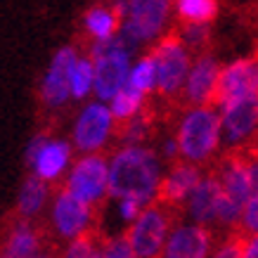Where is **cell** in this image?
Instances as JSON below:
<instances>
[{
	"mask_svg": "<svg viewBox=\"0 0 258 258\" xmlns=\"http://www.w3.org/2000/svg\"><path fill=\"white\" fill-rule=\"evenodd\" d=\"M161 185V166L157 154L147 147L125 145L109 161V197L138 199L145 206L157 199Z\"/></svg>",
	"mask_w": 258,
	"mask_h": 258,
	"instance_id": "1",
	"label": "cell"
},
{
	"mask_svg": "<svg viewBox=\"0 0 258 258\" xmlns=\"http://www.w3.org/2000/svg\"><path fill=\"white\" fill-rule=\"evenodd\" d=\"M133 40L125 33L109 40H95L90 47V59L95 64V95L102 102H111L125 86L131 76V52Z\"/></svg>",
	"mask_w": 258,
	"mask_h": 258,
	"instance_id": "2",
	"label": "cell"
},
{
	"mask_svg": "<svg viewBox=\"0 0 258 258\" xmlns=\"http://www.w3.org/2000/svg\"><path fill=\"white\" fill-rule=\"evenodd\" d=\"M223 135V121L220 114L211 107H195L180 118L178 140L180 157L189 164H202L216 154Z\"/></svg>",
	"mask_w": 258,
	"mask_h": 258,
	"instance_id": "3",
	"label": "cell"
},
{
	"mask_svg": "<svg viewBox=\"0 0 258 258\" xmlns=\"http://www.w3.org/2000/svg\"><path fill=\"white\" fill-rule=\"evenodd\" d=\"M152 57L157 62V90L161 97H175L180 90H185L189 76V52L182 43L180 33H171L157 43L152 50Z\"/></svg>",
	"mask_w": 258,
	"mask_h": 258,
	"instance_id": "4",
	"label": "cell"
},
{
	"mask_svg": "<svg viewBox=\"0 0 258 258\" xmlns=\"http://www.w3.org/2000/svg\"><path fill=\"white\" fill-rule=\"evenodd\" d=\"M168 227H171V206H164L157 199L147 204L128 230V239L138 258H161L168 242Z\"/></svg>",
	"mask_w": 258,
	"mask_h": 258,
	"instance_id": "5",
	"label": "cell"
},
{
	"mask_svg": "<svg viewBox=\"0 0 258 258\" xmlns=\"http://www.w3.org/2000/svg\"><path fill=\"white\" fill-rule=\"evenodd\" d=\"M173 0H125L123 33L133 43H147L164 31Z\"/></svg>",
	"mask_w": 258,
	"mask_h": 258,
	"instance_id": "6",
	"label": "cell"
},
{
	"mask_svg": "<svg viewBox=\"0 0 258 258\" xmlns=\"http://www.w3.org/2000/svg\"><path fill=\"white\" fill-rule=\"evenodd\" d=\"M64 189L86 202L88 206L100 204L104 197L109 195V164L102 154H88L76 166L71 168Z\"/></svg>",
	"mask_w": 258,
	"mask_h": 258,
	"instance_id": "7",
	"label": "cell"
},
{
	"mask_svg": "<svg viewBox=\"0 0 258 258\" xmlns=\"http://www.w3.org/2000/svg\"><path fill=\"white\" fill-rule=\"evenodd\" d=\"M223 138L230 147L246 145L258 131V95H246L220 107Z\"/></svg>",
	"mask_w": 258,
	"mask_h": 258,
	"instance_id": "8",
	"label": "cell"
},
{
	"mask_svg": "<svg viewBox=\"0 0 258 258\" xmlns=\"http://www.w3.org/2000/svg\"><path fill=\"white\" fill-rule=\"evenodd\" d=\"M246 95H258V57H244L220 69L213 104L223 107L227 102Z\"/></svg>",
	"mask_w": 258,
	"mask_h": 258,
	"instance_id": "9",
	"label": "cell"
},
{
	"mask_svg": "<svg viewBox=\"0 0 258 258\" xmlns=\"http://www.w3.org/2000/svg\"><path fill=\"white\" fill-rule=\"evenodd\" d=\"M114 114L111 107H104L102 102H93L86 109L81 111L76 128H74V145L81 152L93 154L100 147H104V142L109 140L111 131H114Z\"/></svg>",
	"mask_w": 258,
	"mask_h": 258,
	"instance_id": "10",
	"label": "cell"
},
{
	"mask_svg": "<svg viewBox=\"0 0 258 258\" xmlns=\"http://www.w3.org/2000/svg\"><path fill=\"white\" fill-rule=\"evenodd\" d=\"M79 55H76V47H59L50 62L43 86H40V97L47 107H62L64 102L69 100L71 95V71L76 64Z\"/></svg>",
	"mask_w": 258,
	"mask_h": 258,
	"instance_id": "11",
	"label": "cell"
},
{
	"mask_svg": "<svg viewBox=\"0 0 258 258\" xmlns=\"http://www.w3.org/2000/svg\"><path fill=\"white\" fill-rule=\"evenodd\" d=\"M52 223L62 237L74 239V237L90 230L93 213H90V206L76 199L69 189H59L55 197V204H52Z\"/></svg>",
	"mask_w": 258,
	"mask_h": 258,
	"instance_id": "12",
	"label": "cell"
},
{
	"mask_svg": "<svg viewBox=\"0 0 258 258\" xmlns=\"http://www.w3.org/2000/svg\"><path fill=\"white\" fill-rule=\"evenodd\" d=\"M211 230L206 225H178L168 235L161 258H209L211 253Z\"/></svg>",
	"mask_w": 258,
	"mask_h": 258,
	"instance_id": "13",
	"label": "cell"
},
{
	"mask_svg": "<svg viewBox=\"0 0 258 258\" xmlns=\"http://www.w3.org/2000/svg\"><path fill=\"white\" fill-rule=\"evenodd\" d=\"M220 79V67L211 55H202L197 57L195 67L189 69L187 83H185V100L195 107H211L213 97H216V88H218Z\"/></svg>",
	"mask_w": 258,
	"mask_h": 258,
	"instance_id": "14",
	"label": "cell"
},
{
	"mask_svg": "<svg viewBox=\"0 0 258 258\" xmlns=\"http://www.w3.org/2000/svg\"><path fill=\"white\" fill-rule=\"evenodd\" d=\"M199 180H202V171L195 164L175 161L168 175L159 185L157 202H161L164 206H171V209H178L180 204H185L189 199V195L199 185Z\"/></svg>",
	"mask_w": 258,
	"mask_h": 258,
	"instance_id": "15",
	"label": "cell"
},
{
	"mask_svg": "<svg viewBox=\"0 0 258 258\" xmlns=\"http://www.w3.org/2000/svg\"><path fill=\"white\" fill-rule=\"evenodd\" d=\"M223 199V185L216 178V173H209L199 180V185L187 199V211L199 225L218 223V206Z\"/></svg>",
	"mask_w": 258,
	"mask_h": 258,
	"instance_id": "16",
	"label": "cell"
},
{
	"mask_svg": "<svg viewBox=\"0 0 258 258\" xmlns=\"http://www.w3.org/2000/svg\"><path fill=\"white\" fill-rule=\"evenodd\" d=\"M71 159V145L64 140H47L45 147L40 149V154L33 161L36 175L43 180H57L62 175Z\"/></svg>",
	"mask_w": 258,
	"mask_h": 258,
	"instance_id": "17",
	"label": "cell"
},
{
	"mask_svg": "<svg viewBox=\"0 0 258 258\" xmlns=\"http://www.w3.org/2000/svg\"><path fill=\"white\" fill-rule=\"evenodd\" d=\"M5 251H10L15 258H33L40 251V235L36 227H31L26 220H19L12 225L8 237L0 244Z\"/></svg>",
	"mask_w": 258,
	"mask_h": 258,
	"instance_id": "18",
	"label": "cell"
},
{
	"mask_svg": "<svg viewBox=\"0 0 258 258\" xmlns=\"http://www.w3.org/2000/svg\"><path fill=\"white\" fill-rule=\"evenodd\" d=\"M118 19H121V17H118L116 10L97 5V8L86 12L83 24H86V31L90 33L95 40H109V38H114L118 31Z\"/></svg>",
	"mask_w": 258,
	"mask_h": 258,
	"instance_id": "19",
	"label": "cell"
},
{
	"mask_svg": "<svg viewBox=\"0 0 258 258\" xmlns=\"http://www.w3.org/2000/svg\"><path fill=\"white\" fill-rule=\"evenodd\" d=\"M45 199H47L45 180L38 178V175L26 178V182L22 185V192H19V202H17L19 216H22V218H31V216H36V213L43 209Z\"/></svg>",
	"mask_w": 258,
	"mask_h": 258,
	"instance_id": "20",
	"label": "cell"
},
{
	"mask_svg": "<svg viewBox=\"0 0 258 258\" xmlns=\"http://www.w3.org/2000/svg\"><path fill=\"white\" fill-rule=\"evenodd\" d=\"M180 22L211 24L218 15V0H175Z\"/></svg>",
	"mask_w": 258,
	"mask_h": 258,
	"instance_id": "21",
	"label": "cell"
},
{
	"mask_svg": "<svg viewBox=\"0 0 258 258\" xmlns=\"http://www.w3.org/2000/svg\"><path fill=\"white\" fill-rule=\"evenodd\" d=\"M128 88L138 90L140 95H149L154 88H157V62H154V57L152 55L142 57L140 62L131 69Z\"/></svg>",
	"mask_w": 258,
	"mask_h": 258,
	"instance_id": "22",
	"label": "cell"
},
{
	"mask_svg": "<svg viewBox=\"0 0 258 258\" xmlns=\"http://www.w3.org/2000/svg\"><path fill=\"white\" fill-rule=\"evenodd\" d=\"M142 102H145V95H140L138 90H133V88L125 86L121 93L111 100V114H114V118L116 121H128V118L138 116L142 111Z\"/></svg>",
	"mask_w": 258,
	"mask_h": 258,
	"instance_id": "23",
	"label": "cell"
},
{
	"mask_svg": "<svg viewBox=\"0 0 258 258\" xmlns=\"http://www.w3.org/2000/svg\"><path fill=\"white\" fill-rule=\"evenodd\" d=\"M90 90H95V64L93 59H76L71 71V95L86 97Z\"/></svg>",
	"mask_w": 258,
	"mask_h": 258,
	"instance_id": "24",
	"label": "cell"
},
{
	"mask_svg": "<svg viewBox=\"0 0 258 258\" xmlns=\"http://www.w3.org/2000/svg\"><path fill=\"white\" fill-rule=\"evenodd\" d=\"M149 131H152V118H149L145 111H140L138 116L128 118V121L121 123L118 135H121V140H123L125 145H140V142L147 140Z\"/></svg>",
	"mask_w": 258,
	"mask_h": 258,
	"instance_id": "25",
	"label": "cell"
},
{
	"mask_svg": "<svg viewBox=\"0 0 258 258\" xmlns=\"http://www.w3.org/2000/svg\"><path fill=\"white\" fill-rule=\"evenodd\" d=\"M100 249L102 246L97 244V235H93V232L88 230V232H83V235L71 239L69 246L64 249L62 258H97Z\"/></svg>",
	"mask_w": 258,
	"mask_h": 258,
	"instance_id": "26",
	"label": "cell"
},
{
	"mask_svg": "<svg viewBox=\"0 0 258 258\" xmlns=\"http://www.w3.org/2000/svg\"><path fill=\"white\" fill-rule=\"evenodd\" d=\"M180 38L187 47L204 52V47L211 40V29H209V24H185L180 31Z\"/></svg>",
	"mask_w": 258,
	"mask_h": 258,
	"instance_id": "27",
	"label": "cell"
},
{
	"mask_svg": "<svg viewBox=\"0 0 258 258\" xmlns=\"http://www.w3.org/2000/svg\"><path fill=\"white\" fill-rule=\"evenodd\" d=\"M246 239H249V235L242 232L239 227H235V230L230 232V237L218 246V251L213 253V258H244Z\"/></svg>",
	"mask_w": 258,
	"mask_h": 258,
	"instance_id": "28",
	"label": "cell"
},
{
	"mask_svg": "<svg viewBox=\"0 0 258 258\" xmlns=\"http://www.w3.org/2000/svg\"><path fill=\"white\" fill-rule=\"evenodd\" d=\"M100 253H102V258H138V253H135L128 235L114 237V239H104Z\"/></svg>",
	"mask_w": 258,
	"mask_h": 258,
	"instance_id": "29",
	"label": "cell"
},
{
	"mask_svg": "<svg viewBox=\"0 0 258 258\" xmlns=\"http://www.w3.org/2000/svg\"><path fill=\"white\" fill-rule=\"evenodd\" d=\"M142 209H145V204L138 202V199H131V197H125V199H118V211H121V218L128 223H135L138 220V216L142 213Z\"/></svg>",
	"mask_w": 258,
	"mask_h": 258,
	"instance_id": "30",
	"label": "cell"
},
{
	"mask_svg": "<svg viewBox=\"0 0 258 258\" xmlns=\"http://www.w3.org/2000/svg\"><path fill=\"white\" fill-rule=\"evenodd\" d=\"M45 142H47V138L45 135H36L31 142H29V149H26V161L33 166V161H36V157L40 154V149L45 147Z\"/></svg>",
	"mask_w": 258,
	"mask_h": 258,
	"instance_id": "31",
	"label": "cell"
},
{
	"mask_svg": "<svg viewBox=\"0 0 258 258\" xmlns=\"http://www.w3.org/2000/svg\"><path fill=\"white\" fill-rule=\"evenodd\" d=\"M244 258H258V235H249L244 246Z\"/></svg>",
	"mask_w": 258,
	"mask_h": 258,
	"instance_id": "32",
	"label": "cell"
},
{
	"mask_svg": "<svg viewBox=\"0 0 258 258\" xmlns=\"http://www.w3.org/2000/svg\"><path fill=\"white\" fill-rule=\"evenodd\" d=\"M0 258H15V256H12L10 251H5V249H3V246H0Z\"/></svg>",
	"mask_w": 258,
	"mask_h": 258,
	"instance_id": "33",
	"label": "cell"
},
{
	"mask_svg": "<svg viewBox=\"0 0 258 258\" xmlns=\"http://www.w3.org/2000/svg\"><path fill=\"white\" fill-rule=\"evenodd\" d=\"M33 258H55V256H50V253H38V256H33Z\"/></svg>",
	"mask_w": 258,
	"mask_h": 258,
	"instance_id": "34",
	"label": "cell"
},
{
	"mask_svg": "<svg viewBox=\"0 0 258 258\" xmlns=\"http://www.w3.org/2000/svg\"><path fill=\"white\" fill-rule=\"evenodd\" d=\"M97 258H102V253H97Z\"/></svg>",
	"mask_w": 258,
	"mask_h": 258,
	"instance_id": "35",
	"label": "cell"
},
{
	"mask_svg": "<svg viewBox=\"0 0 258 258\" xmlns=\"http://www.w3.org/2000/svg\"><path fill=\"white\" fill-rule=\"evenodd\" d=\"M256 57H258V52H256Z\"/></svg>",
	"mask_w": 258,
	"mask_h": 258,
	"instance_id": "36",
	"label": "cell"
}]
</instances>
